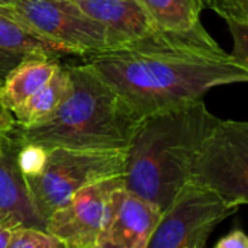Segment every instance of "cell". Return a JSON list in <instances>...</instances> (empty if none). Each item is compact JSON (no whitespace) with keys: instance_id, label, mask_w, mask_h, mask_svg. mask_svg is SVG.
<instances>
[{"instance_id":"277c9868","label":"cell","mask_w":248,"mask_h":248,"mask_svg":"<svg viewBox=\"0 0 248 248\" xmlns=\"http://www.w3.org/2000/svg\"><path fill=\"white\" fill-rule=\"evenodd\" d=\"M126 150L49 148L42 170L26 177L29 198L36 212L46 219L78 190L96 182L124 174Z\"/></svg>"},{"instance_id":"9c48e42d","label":"cell","mask_w":248,"mask_h":248,"mask_svg":"<svg viewBox=\"0 0 248 248\" xmlns=\"http://www.w3.org/2000/svg\"><path fill=\"white\" fill-rule=\"evenodd\" d=\"M160 218L157 208L121 187L110 198L106 221L93 248H145Z\"/></svg>"},{"instance_id":"7402d4cb","label":"cell","mask_w":248,"mask_h":248,"mask_svg":"<svg viewBox=\"0 0 248 248\" xmlns=\"http://www.w3.org/2000/svg\"><path fill=\"white\" fill-rule=\"evenodd\" d=\"M218 1H219V0H202L205 9H214V7L218 4Z\"/></svg>"},{"instance_id":"603a6c76","label":"cell","mask_w":248,"mask_h":248,"mask_svg":"<svg viewBox=\"0 0 248 248\" xmlns=\"http://www.w3.org/2000/svg\"><path fill=\"white\" fill-rule=\"evenodd\" d=\"M9 3H12V0H0V6H6Z\"/></svg>"},{"instance_id":"ac0fdd59","label":"cell","mask_w":248,"mask_h":248,"mask_svg":"<svg viewBox=\"0 0 248 248\" xmlns=\"http://www.w3.org/2000/svg\"><path fill=\"white\" fill-rule=\"evenodd\" d=\"M25 58H29V57H23L20 54H15V52L0 49V87L3 86L7 74Z\"/></svg>"},{"instance_id":"8fae6325","label":"cell","mask_w":248,"mask_h":248,"mask_svg":"<svg viewBox=\"0 0 248 248\" xmlns=\"http://www.w3.org/2000/svg\"><path fill=\"white\" fill-rule=\"evenodd\" d=\"M86 16L112 29L125 41L145 36L157 28L137 0H70Z\"/></svg>"},{"instance_id":"6da1fadb","label":"cell","mask_w":248,"mask_h":248,"mask_svg":"<svg viewBox=\"0 0 248 248\" xmlns=\"http://www.w3.org/2000/svg\"><path fill=\"white\" fill-rule=\"evenodd\" d=\"M142 121L203 100L211 89L248 81V68L202 22L183 32L154 31L86 57V62Z\"/></svg>"},{"instance_id":"e0dca14e","label":"cell","mask_w":248,"mask_h":248,"mask_svg":"<svg viewBox=\"0 0 248 248\" xmlns=\"http://www.w3.org/2000/svg\"><path fill=\"white\" fill-rule=\"evenodd\" d=\"M227 25L234 39V49L231 55L240 65L248 68V23L227 22Z\"/></svg>"},{"instance_id":"cb8c5ba5","label":"cell","mask_w":248,"mask_h":248,"mask_svg":"<svg viewBox=\"0 0 248 248\" xmlns=\"http://www.w3.org/2000/svg\"><path fill=\"white\" fill-rule=\"evenodd\" d=\"M214 248H215V247H214Z\"/></svg>"},{"instance_id":"44dd1931","label":"cell","mask_w":248,"mask_h":248,"mask_svg":"<svg viewBox=\"0 0 248 248\" xmlns=\"http://www.w3.org/2000/svg\"><path fill=\"white\" fill-rule=\"evenodd\" d=\"M12 228L13 227H10L9 224H4V222L0 221V248H7Z\"/></svg>"},{"instance_id":"9a60e30c","label":"cell","mask_w":248,"mask_h":248,"mask_svg":"<svg viewBox=\"0 0 248 248\" xmlns=\"http://www.w3.org/2000/svg\"><path fill=\"white\" fill-rule=\"evenodd\" d=\"M0 49L23 57H46L60 60L67 52L58 45L44 39L25 25L0 13Z\"/></svg>"},{"instance_id":"30bf717a","label":"cell","mask_w":248,"mask_h":248,"mask_svg":"<svg viewBox=\"0 0 248 248\" xmlns=\"http://www.w3.org/2000/svg\"><path fill=\"white\" fill-rule=\"evenodd\" d=\"M20 142L13 131L0 135V221L10 227L25 225L45 230V219L36 212L19 169Z\"/></svg>"},{"instance_id":"52a82bcc","label":"cell","mask_w":248,"mask_h":248,"mask_svg":"<svg viewBox=\"0 0 248 248\" xmlns=\"http://www.w3.org/2000/svg\"><path fill=\"white\" fill-rule=\"evenodd\" d=\"M237 211L217 195L186 185L161 214L145 248H206L215 228Z\"/></svg>"},{"instance_id":"8992f818","label":"cell","mask_w":248,"mask_h":248,"mask_svg":"<svg viewBox=\"0 0 248 248\" xmlns=\"http://www.w3.org/2000/svg\"><path fill=\"white\" fill-rule=\"evenodd\" d=\"M187 185L208 190L230 205H247V122L219 119L193 157Z\"/></svg>"},{"instance_id":"5b68a950","label":"cell","mask_w":248,"mask_h":248,"mask_svg":"<svg viewBox=\"0 0 248 248\" xmlns=\"http://www.w3.org/2000/svg\"><path fill=\"white\" fill-rule=\"evenodd\" d=\"M0 13L25 25L67 54L93 55L125 42L105 25L86 16L70 0H12Z\"/></svg>"},{"instance_id":"7c38bea8","label":"cell","mask_w":248,"mask_h":248,"mask_svg":"<svg viewBox=\"0 0 248 248\" xmlns=\"http://www.w3.org/2000/svg\"><path fill=\"white\" fill-rule=\"evenodd\" d=\"M61 67L58 60L29 57L22 60L6 77L0 87V102L12 113L39 89H42Z\"/></svg>"},{"instance_id":"ba28073f","label":"cell","mask_w":248,"mask_h":248,"mask_svg":"<svg viewBox=\"0 0 248 248\" xmlns=\"http://www.w3.org/2000/svg\"><path fill=\"white\" fill-rule=\"evenodd\" d=\"M121 187L122 176L83 187L46 219L45 231L62 248H93L106 221L110 198Z\"/></svg>"},{"instance_id":"7a4b0ae2","label":"cell","mask_w":248,"mask_h":248,"mask_svg":"<svg viewBox=\"0 0 248 248\" xmlns=\"http://www.w3.org/2000/svg\"><path fill=\"white\" fill-rule=\"evenodd\" d=\"M218 122L203 100L142 119L126 150L124 189L163 214L187 185L193 157Z\"/></svg>"},{"instance_id":"4fadbf2b","label":"cell","mask_w":248,"mask_h":248,"mask_svg":"<svg viewBox=\"0 0 248 248\" xmlns=\"http://www.w3.org/2000/svg\"><path fill=\"white\" fill-rule=\"evenodd\" d=\"M70 87V76L67 67H60L54 77L20 106L12 110L16 126L29 128L49 118L64 100Z\"/></svg>"},{"instance_id":"3957f363","label":"cell","mask_w":248,"mask_h":248,"mask_svg":"<svg viewBox=\"0 0 248 248\" xmlns=\"http://www.w3.org/2000/svg\"><path fill=\"white\" fill-rule=\"evenodd\" d=\"M67 68L70 87L58 109L38 125L15 126L17 141L45 150H128L141 121L87 64Z\"/></svg>"},{"instance_id":"2e32d148","label":"cell","mask_w":248,"mask_h":248,"mask_svg":"<svg viewBox=\"0 0 248 248\" xmlns=\"http://www.w3.org/2000/svg\"><path fill=\"white\" fill-rule=\"evenodd\" d=\"M7 248H62L45 230L17 225L12 228Z\"/></svg>"},{"instance_id":"ffe728a7","label":"cell","mask_w":248,"mask_h":248,"mask_svg":"<svg viewBox=\"0 0 248 248\" xmlns=\"http://www.w3.org/2000/svg\"><path fill=\"white\" fill-rule=\"evenodd\" d=\"M15 126H16V122H15L13 115L0 102V135L10 134L15 129Z\"/></svg>"},{"instance_id":"d6986e66","label":"cell","mask_w":248,"mask_h":248,"mask_svg":"<svg viewBox=\"0 0 248 248\" xmlns=\"http://www.w3.org/2000/svg\"><path fill=\"white\" fill-rule=\"evenodd\" d=\"M215 248H248L247 235L241 230H234L222 237Z\"/></svg>"},{"instance_id":"5bb4252c","label":"cell","mask_w":248,"mask_h":248,"mask_svg":"<svg viewBox=\"0 0 248 248\" xmlns=\"http://www.w3.org/2000/svg\"><path fill=\"white\" fill-rule=\"evenodd\" d=\"M160 31L183 32L201 22L202 0H137Z\"/></svg>"}]
</instances>
